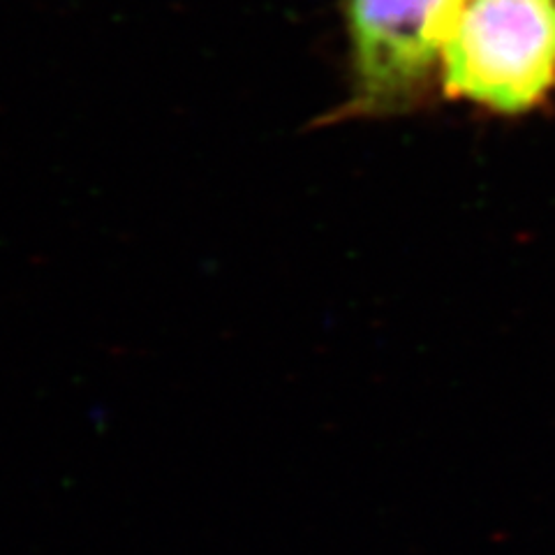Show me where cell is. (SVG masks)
<instances>
[{
	"label": "cell",
	"mask_w": 555,
	"mask_h": 555,
	"mask_svg": "<svg viewBox=\"0 0 555 555\" xmlns=\"http://www.w3.org/2000/svg\"><path fill=\"white\" fill-rule=\"evenodd\" d=\"M440 93L502 118L555 102V0H465L444 44Z\"/></svg>",
	"instance_id": "obj_1"
},
{
	"label": "cell",
	"mask_w": 555,
	"mask_h": 555,
	"mask_svg": "<svg viewBox=\"0 0 555 555\" xmlns=\"http://www.w3.org/2000/svg\"><path fill=\"white\" fill-rule=\"evenodd\" d=\"M465 0H343L350 95L338 118H393L440 93L444 44Z\"/></svg>",
	"instance_id": "obj_2"
}]
</instances>
